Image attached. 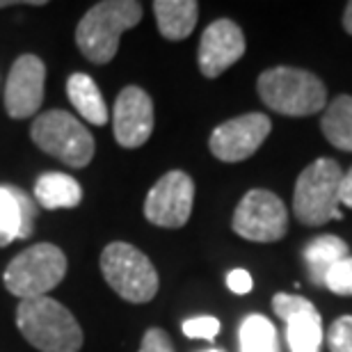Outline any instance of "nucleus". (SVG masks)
<instances>
[{
	"label": "nucleus",
	"mask_w": 352,
	"mask_h": 352,
	"mask_svg": "<svg viewBox=\"0 0 352 352\" xmlns=\"http://www.w3.org/2000/svg\"><path fill=\"white\" fill-rule=\"evenodd\" d=\"M67 256L51 243H39L14 256L3 274L5 288L21 300L46 298L65 279Z\"/></svg>",
	"instance_id": "39448f33"
},
{
	"label": "nucleus",
	"mask_w": 352,
	"mask_h": 352,
	"mask_svg": "<svg viewBox=\"0 0 352 352\" xmlns=\"http://www.w3.org/2000/svg\"><path fill=\"white\" fill-rule=\"evenodd\" d=\"M195 201V181L186 172L163 174L144 199V217L156 227L179 229L190 220Z\"/></svg>",
	"instance_id": "1a4fd4ad"
},
{
	"label": "nucleus",
	"mask_w": 352,
	"mask_h": 352,
	"mask_svg": "<svg viewBox=\"0 0 352 352\" xmlns=\"http://www.w3.org/2000/svg\"><path fill=\"white\" fill-rule=\"evenodd\" d=\"M327 343L332 352H352V316H341L329 327Z\"/></svg>",
	"instance_id": "b1692460"
},
{
	"label": "nucleus",
	"mask_w": 352,
	"mask_h": 352,
	"mask_svg": "<svg viewBox=\"0 0 352 352\" xmlns=\"http://www.w3.org/2000/svg\"><path fill=\"white\" fill-rule=\"evenodd\" d=\"M140 352H174L172 339L165 329L160 327H151L146 329L142 336V346H140Z\"/></svg>",
	"instance_id": "393cba45"
},
{
	"label": "nucleus",
	"mask_w": 352,
	"mask_h": 352,
	"mask_svg": "<svg viewBox=\"0 0 352 352\" xmlns=\"http://www.w3.org/2000/svg\"><path fill=\"white\" fill-rule=\"evenodd\" d=\"M339 201L343 206L352 208V167H350V172H343L341 188H339Z\"/></svg>",
	"instance_id": "bb28decb"
},
{
	"label": "nucleus",
	"mask_w": 352,
	"mask_h": 352,
	"mask_svg": "<svg viewBox=\"0 0 352 352\" xmlns=\"http://www.w3.org/2000/svg\"><path fill=\"white\" fill-rule=\"evenodd\" d=\"M227 286L231 288L234 293L238 295H245L252 291V286H254V281H252V274L248 270H243V267H236V270H231L227 274Z\"/></svg>",
	"instance_id": "a878e982"
},
{
	"label": "nucleus",
	"mask_w": 352,
	"mask_h": 352,
	"mask_svg": "<svg viewBox=\"0 0 352 352\" xmlns=\"http://www.w3.org/2000/svg\"><path fill=\"white\" fill-rule=\"evenodd\" d=\"M270 129L272 122L263 112H250V115L234 117L210 133V153L222 163L248 160L265 142V138L270 135Z\"/></svg>",
	"instance_id": "9d476101"
},
{
	"label": "nucleus",
	"mask_w": 352,
	"mask_h": 352,
	"mask_svg": "<svg viewBox=\"0 0 352 352\" xmlns=\"http://www.w3.org/2000/svg\"><path fill=\"white\" fill-rule=\"evenodd\" d=\"M343 170L332 158H318L305 167L295 181L293 210L295 217L307 227H320L329 220H341L339 188Z\"/></svg>",
	"instance_id": "20e7f679"
},
{
	"label": "nucleus",
	"mask_w": 352,
	"mask_h": 352,
	"mask_svg": "<svg viewBox=\"0 0 352 352\" xmlns=\"http://www.w3.org/2000/svg\"><path fill=\"white\" fill-rule=\"evenodd\" d=\"M37 206L28 192L16 186H0V248L12 241L32 236Z\"/></svg>",
	"instance_id": "2eb2a0df"
},
{
	"label": "nucleus",
	"mask_w": 352,
	"mask_h": 352,
	"mask_svg": "<svg viewBox=\"0 0 352 352\" xmlns=\"http://www.w3.org/2000/svg\"><path fill=\"white\" fill-rule=\"evenodd\" d=\"M256 91L267 108L286 117H309L327 108L325 82L307 69H267L258 76Z\"/></svg>",
	"instance_id": "7ed1b4c3"
},
{
	"label": "nucleus",
	"mask_w": 352,
	"mask_h": 352,
	"mask_svg": "<svg viewBox=\"0 0 352 352\" xmlns=\"http://www.w3.org/2000/svg\"><path fill=\"white\" fill-rule=\"evenodd\" d=\"M245 55V34L234 21L217 19L201 34L199 72L206 78H217Z\"/></svg>",
	"instance_id": "4468645a"
},
{
	"label": "nucleus",
	"mask_w": 352,
	"mask_h": 352,
	"mask_svg": "<svg viewBox=\"0 0 352 352\" xmlns=\"http://www.w3.org/2000/svg\"><path fill=\"white\" fill-rule=\"evenodd\" d=\"M67 94H69V101L74 103V108L82 115V119H87V122L94 126L108 124V108H105L101 89L96 87V82L91 80L87 74L69 76Z\"/></svg>",
	"instance_id": "6ab92c4d"
},
{
	"label": "nucleus",
	"mask_w": 352,
	"mask_h": 352,
	"mask_svg": "<svg viewBox=\"0 0 352 352\" xmlns=\"http://www.w3.org/2000/svg\"><path fill=\"white\" fill-rule=\"evenodd\" d=\"M34 199L41 208H76L82 201V188L72 174L46 172L34 183Z\"/></svg>",
	"instance_id": "f3484780"
},
{
	"label": "nucleus",
	"mask_w": 352,
	"mask_h": 352,
	"mask_svg": "<svg viewBox=\"0 0 352 352\" xmlns=\"http://www.w3.org/2000/svg\"><path fill=\"white\" fill-rule=\"evenodd\" d=\"M234 231L252 243H277L288 231V210L270 190H250L236 206Z\"/></svg>",
	"instance_id": "6e6552de"
},
{
	"label": "nucleus",
	"mask_w": 352,
	"mask_h": 352,
	"mask_svg": "<svg viewBox=\"0 0 352 352\" xmlns=\"http://www.w3.org/2000/svg\"><path fill=\"white\" fill-rule=\"evenodd\" d=\"M16 327L25 341L41 352H78L82 329L74 314L53 298L21 300Z\"/></svg>",
	"instance_id": "f03ea898"
},
{
	"label": "nucleus",
	"mask_w": 352,
	"mask_h": 352,
	"mask_svg": "<svg viewBox=\"0 0 352 352\" xmlns=\"http://www.w3.org/2000/svg\"><path fill=\"white\" fill-rule=\"evenodd\" d=\"M183 334L188 339H204V341H213L217 332H220V320L213 316H197V318H188L183 322Z\"/></svg>",
	"instance_id": "5701e85b"
},
{
	"label": "nucleus",
	"mask_w": 352,
	"mask_h": 352,
	"mask_svg": "<svg viewBox=\"0 0 352 352\" xmlns=\"http://www.w3.org/2000/svg\"><path fill=\"white\" fill-rule=\"evenodd\" d=\"M142 19L138 0H103L80 19L76 28V44L94 65H108L117 55L119 37L135 28Z\"/></svg>",
	"instance_id": "f257e3e1"
},
{
	"label": "nucleus",
	"mask_w": 352,
	"mask_h": 352,
	"mask_svg": "<svg viewBox=\"0 0 352 352\" xmlns=\"http://www.w3.org/2000/svg\"><path fill=\"white\" fill-rule=\"evenodd\" d=\"M117 142L126 149L142 146L153 133V101L142 87L129 85L119 91L112 110Z\"/></svg>",
	"instance_id": "f8f14e48"
},
{
	"label": "nucleus",
	"mask_w": 352,
	"mask_h": 352,
	"mask_svg": "<svg viewBox=\"0 0 352 352\" xmlns=\"http://www.w3.org/2000/svg\"><path fill=\"white\" fill-rule=\"evenodd\" d=\"M320 129L329 144L352 153V96L341 94L332 103H327Z\"/></svg>",
	"instance_id": "aec40b11"
},
{
	"label": "nucleus",
	"mask_w": 352,
	"mask_h": 352,
	"mask_svg": "<svg viewBox=\"0 0 352 352\" xmlns=\"http://www.w3.org/2000/svg\"><path fill=\"white\" fill-rule=\"evenodd\" d=\"M325 286L336 295H346V298H350L352 295V256L343 258V261H339L327 272Z\"/></svg>",
	"instance_id": "4be33fe9"
},
{
	"label": "nucleus",
	"mask_w": 352,
	"mask_h": 352,
	"mask_svg": "<svg viewBox=\"0 0 352 352\" xmlns=\"http://www.w3.org/2000/svg\"><path fill=\"white\" fill-rule=\"evenodd\" d=\"M343 28H346L348 34H352V3H348L346 14H343Z\"/></svg>",
	"instance_id": "cd10ccee"
},
{
	"label": "nucleus",
	"mask_w": 352,
	"mask_h": 352,
	"mask_svg": "<svg viewBox=\"0 0 352 352\" xmlns=\"http://www.w3.org/2000/svg\"><path fill=\"white\" fill-rule=\"evenodd\" d=\"M30 135L41 151L74 170L87 167L94 158V138L78 119L65 110H48L39 115L34 119Z\"/></svg>",
	"instance_id": "0eeeda50"
},
{
	"label": "nucleus",
	"mask_w": 352,
	"mask_h": 352,
	"mask_svg": "<svg viewBox=\"0 0 352 352\" xmlns=\"http://www.w3.org/2000/svg\"><path fill=\"white\" fill-rule=\"evenodd\" d=\"M46 65L37 55H21L10 69L5 85V110L12 119H28L44 101Z\"/></svg>",
	"instance_id": "9b49d317"
},
{
	"label": "nucleus",
	"mask_w": 352,
	"mask_h": 352,
	"mask_svg": "<svg viewBox=\"0 0 352 352\" xmlns=\"http://www.w3.org/2000/svg\"><path fill=\"white\" fill-rule=\"evenodd\" d=\"M241 352H279L277 329L261 314H252L238 329Z\"/></svg>",
	"instance_id": "412c9836"
},
{
	"label": "nucleus",
	"mask_w": 352,
	"mask_h": 352,
	"mask_svg": "<svg viewBox=\"0 0 352 352\" xmlns=\"http://www.w3.org/2000/svg\"><path fill=\"white\" fill-rule=\"evenodd\" d=\"M272 309L281 320H286V339L291 352H320L322 320L320 314L307 298L277 293Z\"/></svg>",
	"instance_id": "ddd939ff"
},
{
	"label": "nucleus",
	"mask_w": 352,
	"mask_h": 352,
	"mask_svg": "<svg viewBox=\"0 0 352 352\" xmlns=\"http://www.w3.org/2000/svg\"><path fill=\"white\" fill-rule=\"evenodd\" d=\"M153 14L158 32L170 41H181L192 34L199 19V5L195 0H156Z\"/></svg>",
	"instance_id": "dca6fc26"
},
{
	"label": "nucleus",
	"mask_w": 352,
	"mask_h": 352,
	"mask_svg": "<svg viewBox=\"0 0 352 352\" xmlns=\"http://www.w3.org/2000/svg\"><path fill=\"white\" fill-rule=\"evenodd\" d=\"M101 272L119 298L133 305L151 302L158 293V272L149 256L129 243H110L101 254Z\"/></svg>",
	"instance_id": "423d86ee"
},
{
	"label": "nucleus",
	"mask_w": 352,
	"mask_h": 352,
	"mask_svg": "<svg viewBox=\"0 0 352 352\" xmlns=\"http://www.w3.org/2000/svg\"><path fill=\"white\" fill-rule=\"evenodd\" d=\"M206 352H224V350H215V348H213V350H206Z\"/></svg>",
	"instance_id": "c85d7f7f"
},
{
	"label": "nucleus",
	"mask_w": 352,
	"mask_h": 352,
	"mask_svg": "<svg viewBox=\"0 0 352 352\" xmlns=\"http://www.w3.org/2000/svg\"><path fill=\"white\" fill-rule=\"evenodd\" d=\"M348 245L346 241H341L339 236L325 234L314 238L305 250V261L309 267V277L316 286H325V277L332 267L348 258Z\"/></svg>",
	"instance_id": "a211bd4d"
}]
</instances>
